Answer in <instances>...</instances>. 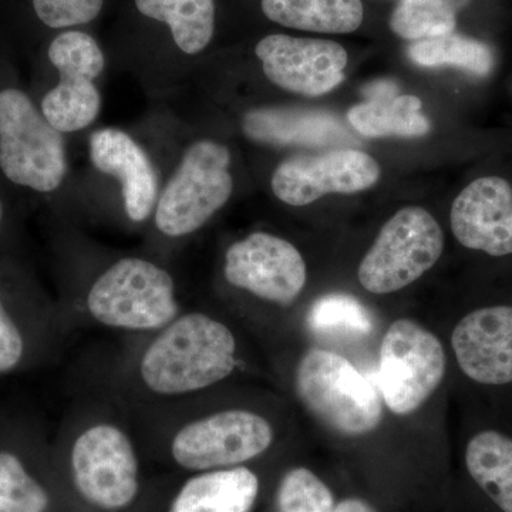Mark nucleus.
<instances>
[{"mask_svg": "<svg viewBox=\"0 0 512 512\" xmlns=\"http://www.w3.org/2000/svg\"><path fill=\"white\" fill-rule=\"evenodd\" d=\"M3 218V207H2V201H0V222H2Z\"/></svg>", "mask_w": 512, "mask_h": 512, "instance_id": "nucleus-32", "label": "nucleus"}, {"mask_svg": "<svg viewBox=\"0 0 512 512\" xmlns=\"http://www.w3.org/2000/svg\"><path fill=\"white\" fill-rule=\"evenodd\" d=\"M224 276L229 285L276 305H291L306 284V264L291 242L254 232L227 249Z\"/></svg>", "mask_w": 512, "mask_h": 512, "instance_id": "nucleus-11", "label": "nucleus"}, {"mask_svg": "<svg viewBox=\"0 0 512 512\" xmlns=\"http://www.w3.org/2000/svg\"><path fill=\"white\" fill-rule=\"evenodd\" d=\"M309 326L316 332H343L365 335L373 329L369 311L349 295H326L312 306Z\"/></svg>", "mask_w": 512, "mask_h": 512, "instance_id": "nucleus-26", "label": "nucleus"}, {"mask_svg": "<svg viewBox=\"0 0 512 512\" xmlns=\"http://www.w3.org/2000/svg\"><path fill=\"white\" fill-rule=\"evenodd\" d=\"M446 369L439 338L414 320H396L384 333L377 386L390 412H417L439 389Z\"/></svg>", "mask_w": 512, "mask_h": 512, "instance_id": "nucleus-6", "label": "nucleus"}, {"mask_svg": "<svg viewBox=\"0 0 512 512\" xmlns=\"http://www.w3.org/2000/svg\"><path fill=\"white\" fill-rule=\"evenodd\" d=\"M231 153L212 140L195 141L158 195L154 222L164 237L184 238L204 227L234 191Z\"/></svg>", "mask_w": 512, "mask_h": 512, "instance_id": "nucleus-4", "label": "nucleus"}, {"mask_svg": "<svg viewBox=\"0 0 512 512\" xmlns=\"http://www.w3.org/2000/svg\"><path fill=\"white\" fill-rule=\"evenodd\" d=\"M50 63L59 72V84L43 97L42 113L60 133L89 127L101 110L96 79L103 73V50L87 33L69 30L50 43Z\"/></svg>", "mask_w": 512, "mask_h": 512, "instance_id": "nucleus-10", "label": "nucleus"}, {"mask_svg": "<svg viewBox=\"0 0 512 512\" xmlns=\"http://www.w3.org/2000/svg\"><path fill=\"white\" fill-rule=\"evenodd\" d=\"M237 348L234 333L221 320L184 313L158 330L143 350L138 380L154 396H190L232 375Z\"/></svg>", "mask_w": 512, "mask_h": 512, "instance_id": "nucleus-1", "label": "nucleus"}, {"mask_svg": "<svg viewBox=\"0 0 512 512\" xmlns=\"http://www.w3.org/2000/svg\"><path fill=\"white\" fill-rule=\"evenodd\" d=\"M375 158L355 148L313 156H296L279 164L272 175L275 197L292 207L312 204L326 194H355L379 181Z\"/></svg>", "mask_w": 512, "mask_h": 512, "instance_id": "nucleus-12", "label": "nucleus"}, {"mask_svg": "<svg viewBox=\"0 0 512 512\" xmlns=\"http://www.w3.org/2000/svg\"><path fill=\"white\" fill-rule=\"evenodd\" d=\"M454 237L471 251L494 258L512 255V187L501 177L468 184L453 202Z\"/></svg>", "mask_w": 512, "mask_h": 512, "instance_id": "nucleus-15", "label": "nucleus"}, {"mask_svg": "<svg viewBox=\"0 0 512 512\" xmlns=\"http://www.w3.org/2000/svg\"><path fill=\"white\" fill-rule=\"evenodd\" d=\"M281 512H335V498L328 485L308 468L288 471L278 490Z\"/></svg>", "mask_w": 512, "mask_h": 512, "instance_id": "nucleus-27", "label": "nucleus"}, {"mask_svg": "<svg viewBox=\"0 0 512 512\" xmlns=\"http://www.w3.org/2000/svg\"><path fill=\"white\" fill-rule=\"evenodd\" d=\"M245 136L268 146H335L357 143L342 121L325 111L261 107L245 114Z\"/></svg>", "mask_w": 512, "mask_h": 512, "instance_id": "nucleus-17", "label": "nucleus"}, {"mask_svg": "<svg viewBox=\"0 0 512 512\" xmlns=\"http://www.w3.org/2000/svg\"><path fill=\"white\" fill-rule=\"evenodd\" d=\"M255 53L269 82L286 92L318 97L345 80L348 53L330 40L269 35Z\"/></svg>", "mask_w": 512, "mask_h": 512, "instance_id": "nucleus-13", "label": "nucleus"}, {"mask_svg": "<svg viewBox=\"0 0 512 512\" xmlns=\"http://www.w3.org/2000/svg\"><path fill=\"white\" fill-rule=\"evenodd\" d=\"M421 100L396 96L357 104L348 113L350 126L365 137H421L430 131V121L421 113Z\"/></svg>", "mask_w": 512, "mask_h": 512, "instance_id": "nucleus-22", "label": "nucleus"}, {"mask_svg": "<svg viewBox=\"0 0 512 512\" xmlns=\"http://www.w3.org/2000/svg\"><path fill=\"white\" fill-rule=\"evenodd\" d=\"M89 151L100 173L119 180L127 217L138 224L150 218L158 201V175L146 150L126 131L109 127L94 131Z\"/></svg>", "mask_w": 512, "mask_h": 512, "instance_id": "nucleus-16", "label": "nucleus"}, {"mask_svg": "<svg viewBox=\"0 0 512 512\" xmlns=\"http://www.w3.org/2000/svg\"><path fill=\"white\" fill-rule=\"evenodd\" d=\"M70 463L77 491L94 507L117 511L136 500L140 488L136 448L113 421L84 427L74 440Z\"/></svg>", "mask_w": 512, "mask_h": 512, "instance_id": "nucleus-8", "label": "nucleus"}, {"mask_svg": "<svg viewBox=\"0 0 512 512\" xmlns=\"http://www.w3.org/2000/svg\"><path fill=\"white\" fill-rule=\"evenodd\" d=\"M86 308L104 328L128 332H158L181 315L170 272L136 256L114 262L97 276Z\"/></svg>", "mask_w": 512, "mask_h": 512, "instance_id": "nucleus-2", "label": "nucleus"}, {"mask_svg": "<svg viewBox=\"0 0 512 512\" xmlns=\"http://www.w3.org/2000/svg\"><path fill=\"white\" fill-rule=\"evenodd\" d=\"M295 389L316 419L343 436H365L382 421L376 387L338 353L308 350L296 367Z\"/></svg>", "mask_w": 512, "mask_h": 512, "instance_id": "nucleus-3", "label": "nucleus"}, {"mask_svg": "<svg viewBox=\"0 0 512 512\" xmlns=\"http://www.w3.org/2000/svg\"><path fill=\"white\" fill-rule=\"evenodd\" d=\"M451 348L471 382L512 386V303L481 306L467 313L451 333Z\"/></svg>", "mask_w": 512, "mask_h": 512, "instance_id": "nucleus-14", "label": "nucleus"}, {"mask_svg": "<svg viewBox=\"0 0 512 512\" xmlns=\"http://www.w3.org/2000/svg\"><path fill=\"white\" fill-rule=\"evenodd\" d=\"M272 443L274 429L265 417L222 410L184 424L171 440V456L185 470H221L261 456Z\"/></svg>", "mask_w": 512, "mask_h": 512, "instance_id": "nucleus-9", "label": "nucleus"}, {"mask_svg": "<svg viewBox=\"0 0 512 512\" xmlns=\"http://www.w3.org/2000/svg\"><path fill=\"white\" fill-rule=\"evenodd\" d=\"M409 57L424 67L451 66L477 76L494 69V53L485 43L471 37L450 35L419 40L409 47Z\"/></svg>", "mask_w": 512, "mask_h": 512, "instance_id": "nucleus-23", "label": "nucleus"}, {"mask_svg": "<svg viewBox=\"0 0 512 512\" xmlns=\"http://www.w3.org/2000/svg\"><path fill=\"white\" fill-rule=\"evenodd\" d=\"M136 8L141 15L165 23L185 55L204 52L214 36V0H136Z\"/></svg>", "mask_w": 512, "mask_h": 512, "instance_id": "nucleus-21", "label": "nucleus"}, {"mask_svg": "<svg viewBox=\"0 0 512 512\" xmlns=\"http://www.w3.org/2000/svg\"><path fill=\"white\" fill-rule=\"evenodd\" d=\"M457 0H402L390 18V28L407 40L450 35L456 29Z\"/></svg>", "mask_w": 512, "mask_h": 512, "instance_id": "nucleus-24", "label": "nucleus"}, {"mask_svg": "<svg viewBox=\"0 0 512 512\" xmlns=\"http://www.w3.org/2000/svg\"><path fill=\"white\" fill-rule=\"evenodd\" d=\"M25 352L22 333L0 299V373L15 369Z\"/></svg>", "mask_w": 512, "mask_h": 512, "instance_id": "nucleus-29", "label": "nucleus"}, {"mask_svg": "<svg viewBox=\"0 0 512 512\" xmlns=\"http://www.w3.org/2000/svg\"><path fill=\"white\" fill-rule=\"evenodd\" d=\"M266 18L285 28L352 33L363 22L360 0H262Z\"/></svg>", "mask_w": 512, "mask_h": 512, "instance_id": "nucleus-20", "label": "nucleus"}, {"mask_svg": "<svg viewBox=\"0 0 512 512\" xmlns=\"http://www.w3.org/2000/svg\"><path fill=\"white\" fill-rule=\"evenodd\" d=\"M363 94L369 100L389 99V97H396L397 86L389 80L383 82H375L363 89Z\"/></svg>", "mask_w": 512, "mask_h": 512, "instance_id": "nucleus-30", "label": "nucleus"}, {"mask_svg": "<svg viewBox=\"0 0 512 512\" xmlns=\"http://www.w3.org/2000/svg\"><path fill=\"white\" fill-rule=\"evenodd\" d=\"M443 231L433 215L420 207H407L387 221L359 266L363 288L386 295L406 288L439 261Z\"/></svg>", "mask_w": 512, "mask_h": 512, "instance_id": "nucleus-7", "label": "nucleus"}, {"mask_svg": "<svg viewBox=\"0 0 512 512\" xmlns=\"http://www.w3.org/2000/svg\"><path fill=\"white\" fill-rule=\"evenodd\" d=\"M259 478L247 467L202 471L178 491L168 512H251Z\"/></svg>", "mask_w": 512, "mask_h": 512, "instance_id": "nucleus-18", "label": "nucleus"}, {"mask_svg": "<svg viewBox=\"0 0 512 512\" xmlns=\"http://www.w3.org/2000/svg\"><path fill=\"white\" fill-rule=\"evenodd\" d=\"M0 168L13 184L53 192L67 174L63 133L18 89L0 92Z\"/></svg>", "mask_w": 512, "mask_h": 512, "instance_id": "nucleus-5", "label": "nucleus"}, {"mask_svg": "<svg viewBox=\"0 0 512 512\" xmlns=\"http://www.w3.org/2000/svg\"><path fill=\"white\" fill-rule=\"evenodd\" d=\"M335 512H377L375 508L372 507L366 501L359 500V498H348V500H343L342 503L336 505Z\"/></svg>", "mask_w": 512, "mask_h": 512, "instance_id": "nucleus-31", "label": "nucleus"}, {"mask_svg": "<svg viewBox=\"0 0 512 512\" xmlns=\"http://www.w3.org/2000/svg\"><path fill=\"white\" fill-rule=\"evenodd\" d=\"M49 495L15 454L0 453V512H45Z\"/></svg>", "mask_w": 512, "mask_h": 512, "instance_id": "nucleus-25", "label": "nucleus"}, {"mask_svg": "<svg viewBox=\"0 0 512 512\" xmlns=\"http://www.w3.org/2000/svg\"><path fill=\"white\" fill-rule=\"evenodd\" d=\"M104 0H33L37 18L52 29L72 28L96 19Z\"/></svg>", "mask_w": 512, "mask_h": 512, "instance_id": "nucleus-28", "label": "nucleus"}, {"mask_svg": "<svg viewBox=\"0 0 512 512\" xmlns=\"http://www.w3.org/2000/svg\"><path fill=\"white\" fill-rule=\"evenodd\" d=\"M468 474L501 512H512V437L487 429L471 436L464 453Z\"/></svg>", "mask_w": 512, "mask_h": 512, "instance_id": "nucleus-19", "label": "nucleus"}]
</instances>
